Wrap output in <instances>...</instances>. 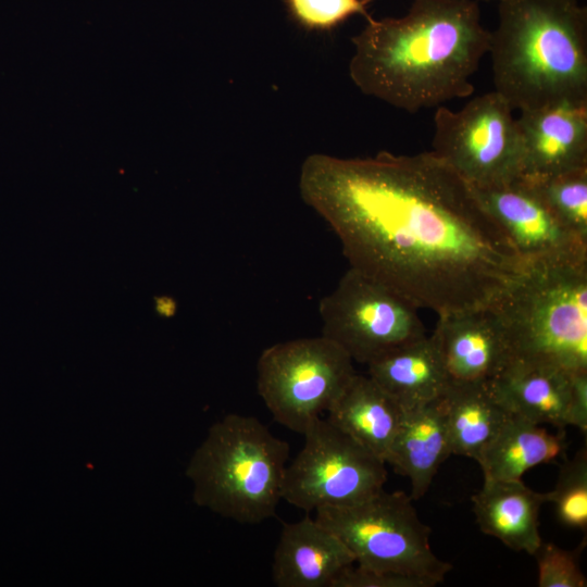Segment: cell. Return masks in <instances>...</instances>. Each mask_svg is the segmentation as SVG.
Here are the masks:
<instances>
[{
    "mask_svg": "<svg viewBox=\"0 0 587 587\" xmlns=\"http://www.w3.org/2000/svg\"><path fill=\"white\" fill-rule=\"evenodd\" d=\"M299 191L350 267L438 317L490 307L525 268L473 187L432 151L310 154Z\"/></svg>",
    "mask_w": 587,
    "mask_h": 587,
    "instance_id": "6da1fadb",
    "label": "cell"
},
{
    "mask_svg": "<svg viewBox=\"0 0 587 587\" xmlns=\"http://www.w3.org/2000/svg\"><path fill=\"white\" fill-rule=\"evenodd\" d=\"M491 32L475 0H413L400 17H369L351 41L349 75L365 95L417 112L473 93Z\"/></svg>",
    "mask_w": 587,
    "mask_h": 587,
    "instance_id": "7a4b0ae2",
    "label": "cell"
},
{
    "mask_svg": "<svg viewBox=\"0 0 587 587\" xmlns=\"http://www.w3.org/2000/svg\"><path fill=\"white\" fill-rule=\"evenodd\" d=\"M489 53L495 90L515 110L587 103V8L578 0H501Z\"/></svg>",
    "mask_w": 587,
    "mask_h": 587,
    "instance_id": "3957f363",
    "label": "cell"
},
{
    "mask_svg": "<svg viewBox=\"0 0 587 587\" xmlns=\"http://www.w3.org/2000/svg\"><path fill=\"white\" fill-rule=\"evenodd\" d=\"M490 309L510 361L587 372V260L526 262Z\"/></svg>",
    "mask_w": 587,
    "mask_h": 587,
    "instance_id": "277c9868",
    "label": "cell"
},
{
    "mask_svg": "<svg viewBox=\"0 0 587 587\" xmlns=\"http://www.w3.org/2000/svg\"><path fill=\"white\" fill-rule=\"evenodd\" d=\"M289 445L254 416L214 423L186 470L193 501L239 524L273 517L282 500Z\"/></svg>",
    "mask_w": 587,
    "mask_h": 587,
    "instance_id": "5b68a950",
    "label": "cell"
},
{
    "mask_svg": "<svg viewBox=\"0 0 587 587\" xmlns=\"http://www.w3.org/2000/svg\"><path fill=\"white\" fill-rule=\"evenodd\" d=\"M315 512L314 519L344 542L358 566L419 577L433 586L452 570L433 552L430 528L404 491L383 489L359 503Z\"/></svg>",
    "mask_w": 587,
    "mask_h": 587,
    "instance_id": "8992f818",
    "label": "cell"
},
{
    "mask_svg": "<svg viewBox=\"0 0 587 587\" xmlns=\"http://www.w3.org/2000/svg\"><path fill=\"white\" fill-rule=\"evenodd\" d=\"M354 374L353 360L330 339L298 338L261 352L257 389L277 423L303 435Z\"/></svg>",
    "mask_w": 587,
    "mask_h": 587,
    "instance_id": "52a82bcc",
    "label": "cell"
},
{
    "mask_svg": "<svg viewBox=\"0 0 587 587\" xmlns=\"http://www.w3.org/2000/svg\"><path fill=\"white\" fill-rule=\"evenodd\" d=\"M513 110L496 90L458 111L439 105L430 151L474 188L511 183L521 175L522 160Z\"/></svg>",
    "mask_w": 587,
    "mask_h": 587,
    "instance_id": "ba28073f",
    "label": "cell"
},
{
    "mask_svg": "<svg viewBox=\"0 0 587 587\" xmlns=\"http://www.w3.org/2000/svg\"><path fill=\"white\" fill-rule=\"evenodd\" d=\"M304 445L286 466L282 499L305 512L348 507L384 489L386 463L326 419L303 434Z\"/></svg>",
    "mask_w": 587,
    "mask_h": 587,
    "instance_id": "9c48e42d",
    "label": "cell"
},
{
    "mask_svg": "<svg viewBox=\"0 0 587 587\" xmlns=\"http://www.w3.org/2000/svg\"><path fill=\"white\" fill-rule=\"evenodd\" d=\"M319 313L321 335L365 365L426 336L415 305L352 267L320 300Z\"/></svg>",
    "mask_w": 587,
    "mask_h": 587,
    "instance_id": "30bf717a",
    "label": "cell"
},
{
    "mask_svg": "<svg viewBox=\"0 0 587 587\" xmlns=\"http://www.w3.org/2000/svg\"><path fill=\"white\" fill-rule=\"evenodd\" d=\"M473 189L523 261L587 260V241L565 227L525 179Z\"/></svg>",
    "mask_w": 587,
    "mask_h": 587,
    "instance_id": "8fae6325",
    "label": "cell"
},
{
    "mask_svg": "<svg viewBox=\"0 0 587 587\" xmlns=\"http://www.w3.org/2000/svg\"><path fill=\"white\" fill-rule=\"evenodd\" d=\"M521 175L540 179L587 166V103L520 111Z\"/></svg>",
    "mask_w": 587,
    "mask_h": 587,
    "instance_id": "7c38bea8",
    "label": "cell"
},
{
    "mask_svg": "<svg viewBox=\"0 0 587 587\" xmlns=\"http://www.w3.org/2000/svg\"><path fill=\"white\" fill-rule=\"evenodd\" d=\"M430 337L449 384L488 383L511 360L504 333L490 307L439 316Z\"/></svg>",
    "mask_w": 587,
    "mask_h": 587,
    "instance_id": "4fadbf2b",
    "label": "cell"
},
{
    "mask_svg": "<svg viewBox=\"0 0 587 587\" xmlns=\"http://www.w3.org/2000/svg\"><path fill=\"white\" fill-rule=\"evenodd\" d=\"M354 559L344 542L309 515L284 523L274 550L276 587H333Z\"/></svg>",
    "mask_w": 587,
    "mask_h": 587,
    "instance_id": "5bb4252c",
    "label": "cell"
},
{
    "mask_svg": "<svg viewBox=\"0 0 587 587\" xmlns=\"http://www.w3.org/2000/svg\"><path fill=\"white\" fill-rule=\"evenodd\" d=\"M572 375L550 365L510 361L489 386L510 414L563 429L567 426Z\"/></svg>",
    "mask_w": 587,
    "mask_h": 587,
    "instance_id": "9a60e30c",
    "label": "cell"
},
{
    "mask_svg": "<svg viewBox=\"0 0 587 587\" xmlns=\"http://www.w3.org/2000/svg\"><path fill=\"white\" fill-rule=\"evenodd\" d=\"M546 502V494L530 489L522 479L484 480L472 496L479 529L508 548L532 555L542 542L539 511Z\"/></svg>",
    "mask_w": 587,
    "mask_h": 587,
    "instance_id": "2e32d148",
    "label": "cell"
},
{
    "mask_svg": "<svg viewBox=\"0 0 587 587\" xmlns=\"http://www.w3.org/2000/svg\"><path fill=\"white\" fill-rule=\"evenodd\" d=\"M451 454L445 414L438 398L403 410L386 464L410 480V497L419 500L427 492L438 469Z\"/></svg>",
    "mask_w": 587,
    "mask_h": 587,
    "instance_id": "e0dca14e",
    "label": "cell"
},
{
    "mask_svg": "<svg viewBox=\"0 0 587 587\" xmlns=\"http://www.w3.org/2000/svg\"><path fill=\"white\" fill-rule=\"evenodd\" d=\"M326 412L332 425L386 463L403 409L369 375L355 373Z\"/></svg>",
    "mask_w": 587,
    "mask_h": 587,
    "instance_id": "ac0fdd59",
    "label": "cell"
},
{
    "mask_svg": "<svg viewBox=\"0 0 587 587\" xmlns=\"http://www.w3.org/2000/svg\"><path fill=\"white\" fill-rule=\"evenodd\" d=\"M367 375L403 410L438 399L449 385L435 342L427 335L370 362Z\"/></svg>",
    "mask_w": 587,
    "mask_h": 587,
    "instance_id": "d6986e66",
    "label": "cell"
},
{
    "mask_svg": "<svg viewBox=\"0 0 587 587\" xmlns=\"http://www.w3.org/2000/svg\"><path fill=\"white\" fill-rule=\"evenodd\" d=\"M564 448V434L510 414L482 451L484 480H516L534 466L555 460Z\"/></svg>",
    "mask_w": 587,
    "mask_h": 587,
    "instance_id": "ffe728a7",
    "label": "cell"
},
{
    "mask_svg": "<svg viewBox=\"0 0 587 587\" xmlns=\"http://www.w3.org/2000/svg\"><path fill=\"white\" fill-rule=\"evenodd\" d=\"M439 401L452 454L474 461L510 415L494 396L489 382L449 384Z\"/></svg>",
    "mask_w": 587,
    "mask_h": 587,
    "instance_id": "44dd1931",
    "label": "cell"
},
{
    "mask_svg": "<svg viewBox=\"0 0 587 587\" xmlns=\"http://www.w3.org/2000/svg\"><path fill=\"white\" fill-rule=\"evenodd\" d=\"M525 180L565 227L587 241V166Z\"/></svg>",
    "mask_w": 587,
    "mask_h": 587,
    "instance_id": "7402d4cb",
    "label": "cell"
},
{
    "mask_svg": "<svg viewBox=\"0 0 587 587\" xmlns=\"http://www.w3.org/2000/svg\"><path fill=\"white\" fill-rule=\"evenodd\" d=\"M558 521L570 528L587 529V449L580 448L560 467L554 488L546 492Z\"/></svg>",
    "mask_w": 587,
    "mask_h": 587,
    "instance_id": "603a6c76",
    "label": "cell"
},
{
    "mask_svg": "<svg viewBox=\"0 0 587 587\" xmlns=\"http://www.w3.org/2000/svg\"><path fill=\"white\" fill-rule=\"evenodd\" d=\"M585 540L573 550L551 542H541L534 554L538 565L539 587H586L587 579L580 569L579 557Z\"/></svg>",
    "mask_w": 587,
    "mask_h": 587,
    "instance_id": "cb8c5ba5",
    "label": "cell"
},
{
    "mask_svg": "<svg viewBox=\"0 0 587 587\" xmlns=\"http://www.w3.org/2000/svg\"><path fill=\"white\" fill-rule=\"evenodd\" d=\"M294 18L312 30H327L354 14H365L364 0H286Z\"/></svg>",
    "mask_w": 587,
    "mask_h": 587,
    "instance_id": "d4e9b609",
    "label": "cell"
},
{
    "mask_svg": "<svg viewBox=\"0 0 587 587\" xmlns=\"http://www.w3.org/2000/svg\"><path fill=\"white\" fill-rule=\"evenodd\" d=\"M333 587H434L429 582L395 572L367 570L354 564L348 567Z\"/></svg>",
    "mask_w": 587,
    "mask_h": 587,
    "instance_id": "484cf974",
    "label": "cell"
},
{
    "mask_svg": "<svg viewBox=\"0 0 587 587\" xmlns=\"http://www.w3.org/2000/svg\"><path fill=\"white\" fill-rule=\"evenodd\" d=\"M567 426L577 427L584 435L587 432V372L572 375V389L567 411Z\"/></svg>",
    "mask_w": 587,
    "mask_h": 587,
    "instance_id": "4316f807",
    "label": "cell"
},
{
    "mask_svg": "<svg viewBox=\"0 0 587 587\" xmlns=\"http://www.w3.org/2000/svg\"><path fill=\"white\" fill-rule=\"evenodd\" d=\"M475 1H477V2H478V1H496V2L498 3V2L501 1V0H475Z\"/></svg>",
    "mask_w": 587,
    "mask_h": 587,
    "instance_id": "83f0119b",
    "label": "cell"
}]
</instances>
